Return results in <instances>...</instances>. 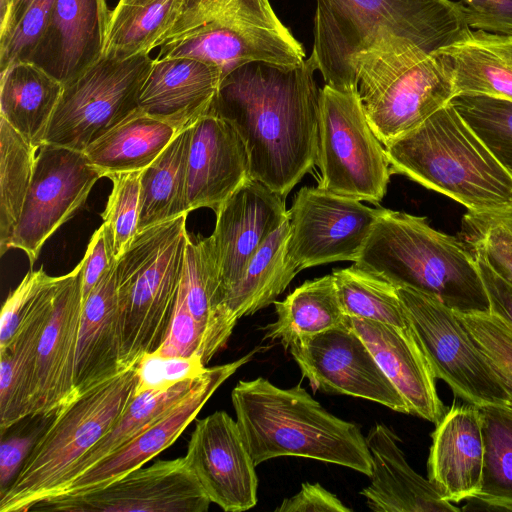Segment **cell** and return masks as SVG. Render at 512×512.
<instances>
[{"instance_id":"1","label":"cell","mask_w":512,"mask_h":512,"mask_svg":"<svg viewBox=\"0 0 512 512\" xmlns=\"http://www.w3.org/2000/svg\"><path fill=\"white\" fill-rule=\"evenodd\" d=\"M316 70L311 55L295 66L243 64L222 79L209 110L243 139L251 178L283 198L316 164L321 93Z\"/></svg>"},{"instance_id":"2","label":"cell","mask_w":512,"mask_h":512,"mask_svg":"<svg viewBox=\"0 0 512 512\" xmlns=\"http://www.w3.org/2000/svg\"><path fill=\"white\" fill-rule=\"evenodd\" d=\"M464 5L451 0H316L311 56L326 85L357 89L358 60L384 39L435 53L471 32Z\"/></svg>"},{"instance_id":"3","label":"cell","mask_w":512,"mask_h":512,"mask_svg":"<svg viewBox=\"0 0 512 512\" xmlns=\"http://www.w3.org/2000/svg\"><path fill=\"white\" fill-rule=\"evenodd\" d=\"M231 400L255 466L282 456L303 457L370 477L372 458L360 427L328 412L300 383L282 389L263 377L240 380Z\"/></svg>"},{"instance_id":"4","label":"cell","mask_w":512,"mask_h":512,"mask_svg":"<svg viewBox=\"0 0 512 512\" xmlns=\"http://www.w3.org/2000/svg\"><path fill=\"white\" fill-rule=\"evenodd\" d=\"M354 265L392 283L436 297L460 313L489 312L476 259L460 239L425 217L386 209Z\"/></svg>"},{"instance_id":"5","label":"cell","mask_w":512,"mask_h":512,"mask_svg":"<svg viewBox=\"0 0 512 512\" xmlns=\"http://www.w3.org/2000/svg\"><path fill=\"white\" fill-rule=\"evenodd\" d=\"M384 147L392 173L444 194L468 210L512 202V174L451 102Z\"/></svg>"},{"instance_id":"6","label":"cell","mask_w":512,"mask_h":512,"mask_svg":"<svg viewBox=\"0 0 512 512\" xmlns=\"http://www.w3.org/2000/svg\"><path fill=\"white\" fill-rule=\"evenodd\" d=\"M156 58L188 57L216 65L222 79L255 61L295 66L302 44L279 20L269 0H183Z\"/></svg>"},{"instance_id":"7","label":"cell","mask_w":512,"mask_h":512,"mask_svg":"<svg viewBox=\"0 0 512 512\" xmlns=\"http://www.w3.org/2000/svg\"><path fill=\"white\" fill-rule=\"evenodd\" d=\"M188 214L138 231L116 261L121 359L135 365L164 341L181 284Z\"/></svg>"},{"instance_id":"8","label":"cell","mask_w":512,"mask_h":512,"mask_svg":"<svg viewBox=\"0 0 512 512\" xmlns=\"http://www.w3.org/2000/svg\"><path fill=\"white\" fill-rule=\"evenodd\" d=\"M136 365L77 392L52 415L14 481L0 494V512H27L62 482L134 398Z\"/></svg>"},{"instance_id":"9","label":"cell","mask_w":512,"mask_h":512,"mask_svg":"<svg viewBox=\"0 0 512 512\" xmlns=\"http://www.w3.org/2000/svg\"><path fill=\"white\" fill-rule=\"evenodd\" d=\"M358 91L368 122L383 145L414 130L455 97L442 58L396 38L358 60Z\"/></svg>"},{"instance_id":"10","label":"cell","mask_w":512,"mask_h":512,"mask_svg":"<svg viewBox=\"0 0 512 512\" xmlns=\"http://www.w3.org/2000/svg\"><path fill=\"white\" fill-rule=\"evenodd\" d=\"M316 164L320 188L374 204L385 196L392 171L358 88L321 89Z\"/></svg>"},{"instance_id":"11","label":"cell","mask_w":512,"mask_h":512,"mask_svg":"<svg viewBox=\"0 0 512 512\" xmlns=\"http://www.w3.org/2000/svg\"><path fill=\"white\" fill-rule=\"evenodd\" d=\"M152 63L149 54L127 59L102 56L64 85L43 143L83 152L139 108L140 90Z\"/></svg>"},{"instance_id":"12","label":"cell","mask_w":512,"mask_h":512,"mask_svg":"<svg viewBox=\"0 0 512 512\" xmlns=\"http://www.w3.org/2000/svg\"><path fill=\"white\" fill-rule=\"evenodd\" d=\"M409 324L435 378L466 403L509 405L508 394L485 355L458 318L436 297L396 287Z\"/></svg>"},{"instance_id":"13","label":"cell","mask_w":512,"mask_h":512,"mask_svg":"<svg viewBox=\"0 0 512 512\" xmlns=\"http://www.w3.org/2000/svg\"><path fill=\"white\" fill-rule=\"evenodd\" d=\"M101 177L84 152L41 144L10 249L22 250L33 266L45 242L84 205Z\"/></svg>"},{"instance_id":"14","label":"cell","mask_w":512,"mask_h":512,"mask_svg":"<svg viewBox=\"0 0 512 512\" xmlns=\"http://www.w3.org/2000/svg\"><path fill=\"white\" fill-rule=\"evenodd\" d=\"M385 210L320 187H303L288 210L287 253L299 271L332 262H355Z\"/></svg>"},{"instance_id":"15","label":"cell","mask_w":512,"mask_h":512,"mask_svg":"<svg viewBox=\"0 0 512 512\" xmlns=\"http://www.w3.org/2000/svg\"><path fill=\"white\" fill-rule=\"evenodd\" d=\"M288 350L314 391L358 397L409 414L404 399L347 316L341 324L300 339Z\"/></svg>"},{"instance_id":"16","label":"cell","mask_w":512,"mask_h":512,"mask_svg":"<svg viewBox=\"0 0 512 512\" xmlns=\"http://www.w3.org/2000/svg\"><path fill=\"white\" fill-rule=\"evenodd\" d=\"M210 503L185 457H180L140 467L78 497L41 501L29 511L206 512Z\"/></svg>"},{"instance_id":"17","label":"cell","mask_w":512,"mask_h":512,"mask_svg":"<svg viewBox=\"0 0 512 512\" xmlns=\"http://www.w3.org/2000/svg\"><path fill=\"white\" fill-rule=\"evenodd\" d=\"M258 350L256 348L233 362L207 368L178 403L82 475L56 488L43 501L84 495L142 467L176 441L214 392Z\"/></svg>"},{"instance_id":"18","label":"cell","mask_w":512,"mask_h":512,"mask_svg":"<svg viewBox=\"0 0 512 512\" xmlns=\"http://www.w3.org/2000/svg\"><path fill=\"white\" fill-rule=\"evenodd\" d=\"M185 459L210 501L224 511L241 512L256 505V466L237 421L225 411L196 421Z\"/></svg>"},{"instance_id":"19","label":"cell","mask_w":512,"mask_h":512,"mask_svg":"<svg viewBox=\"0 0 512 512\" xmlns=\"http://www.w3.org/2000/svg\"><path fill=\"white\" fill-rule=\"evenodd\" d=\"M284 199L250 178L215 212L216 224L209 239L219 275L221 305L257 250L289 219Z\"/></svg>"},{"instance_id":"20","label":"cell","mask_w":512,"mask_h":512,"mask_svg":"<svg viewBox=\"0 0 512 512\" xmlns=\"http://www.w3.org/2000/svg\"><path fill=\"white\" fill-rule=\"evenodd\" d=\"M82 271L81 260L59 281L38 345L31 417L51 416L77 394L74 370L83 307Z\"/></svg>"},{"instance_id":"21","label":"cell","mask_w":512,"mask_h":512,"mask_svg":"<svg viewBox=\"0 0 512 512\" xmlns=\"http://www.w3.org/2000/svg\"><path fill=\"white\" fill-rule=\"evenodd\" d=\"M250 178L247 148L236 128L210 112L198 119L188 158V211L216 212Z\"/></svg>"},{"instance_id":"22","label":"cell","mask_w":512,"mask_h":512,"mask_svg":"<svg viewBox=\"0 0 512 512\" xmlns=\"http://www.w3.org/2000/svg\"><path fill=\"white\" fill-rule=\"evenodd\" d=\"M111 12L107 0H55L30 62L71 82L103 56Z\"/></svg>"},{"instance_id":"23","label":"cell","mask_w":512,"mask_h":512,"mask_svg":"<svg viewBox=\"0 0 512 512\" xmlns=\"http://www.w3.org/2000/svg\"><path fill=\"white\" fill-rule=\"evenodd\" d=\"M376 362L404 399L409 414L437 423L446 412L435 376L411 326L400 328L347 317Z\"/></svg>"},{"instance_id":"24","label":"cell","mask_w":512,"mask_h":512,"mask_svg":"<svg viewBox=\"0 0 512 512\" xmlns=\"http://www.w3.org/2000/svg\"><path fill=\"white\" fill-rule=\"evenodd\" d=\"M428 479L451 502L474 499L479 491L484 445L479 407L455 403L431 434Z\"/></svg>"},{"instance_id":"25","label":"cell","mask_w":512,"mask_h":512,"mask_svg":"<svg viewBox=\"0 0 512 512\" xmlns=\"http://www.w3.org/2000/svg\"><path fill=\"white\" fill-rule=\"evenodd\" d=\"M221 81L216 65L188 57L155 58L140 90L139 109L181 132L209 112Z\"/></svg>"},{"instance_id":"26","label":"cell","mask_w":512,"mask_h":512,"mask_svg":"<svg viewBox=\"0 0 512 512\" xmlns=\"http://www.w3.org/2000/svg\"><path fill=\"white\" fill-rule=\"evenodd\" d=\"M372 458L370 484L360 493L376 512L459 511L445 500L429 479L415 472L398 445L399 439L386 425H374L366 435Z\"/></svg>"},{"instance_id":"27","label":"cell","mask_w":512,"mask_h":512,"mask_svg":"<svg viewBox=\"0 0 512 512\" xmlns=\"http://www.w3.org/2000/svg\"><path fill=\"white\" fill-rule=\"evenodd\" d=\"M116 261L103 274L83 303L74 370L77 392L126 368L121 359Z\"/></svg>"},{"instance_id":"28","label":"cell","mask_w":512,"mask_h":512,"mask_svg":"<svg viewBox=\"0 0 512 512\" xmlns=\"http://www.w3.org/2000/svg\"><path fill=\"white\" fill-rule=\"evenodd\" d=\"M61 276L45 289L10 345L0 351L1 435L31 417L37 351L50 318Z\"/></svg>"},{"instance_id":"29","label":"cell","mask_w":512,"mask_h":512,"mask_svg":"<svg viewBox=\"0 0 512 512\" xmlns=\"http://www.w3.org/2000/svg\"><path fill=\"white\" fill-rule=\"evenodd\" d=\"M436 53L452 75L456 95L512 101V35L471 30L466 39Z\"/></svg>"},{"instance_id":"30","label":"cell","mask_w":512,"mask_h":512,"mask_svg":"<svg viewBox=\"0 0 512 512\" xmlns=\"http://www.w3.org/2000/svg\"><path fill=\"white\" fill-rule=\"evenodd\" d=\"M171 124L139 108L83 151L102 177L142 171L176 136Z\"/></svg>"},{"instance_id":"31","label":"cell","mask_w":512,"mask_h":512,"mask_svg":"<svg viewBox=\"0 0 512 512\" xmlns=\"http://www.w3.org/2000/svg\"><path fill=\"white\" fill-rule=\"evenodd\" d=\"M0 80V117L39 147L64 85L32 62L10 65Z\"/></svg>"},{"instance_id":"32","label":"cell","mask_w":512,"mask_h":512,"mask_svg":"<svg viewBox=\"0 0 512 512\" xmlns=\"http://www.w3.org/2000/svg\"><path fill=\"white\" fill-rule=\"evenodd\" d=\"M289 232L288 219L261 245L242 277L225 294L222 308L233 325L273 304L299 272L287 253Z\"/></svg>"},{"instance_id":"33","label":"cell","mask_w":512,"mask_h":512,"mask_svg":"<svg viewBox=\"0 0 512 512\" xmlns=\"http://www.w3.org/2000/svg\"><path fill=\"white\" fill-rule=\"evenodd\" d=\"M182 283L202 337L204 365L227 343L234 325L222 310L220 282L209 237L187 243Z\"/></svg>"},{"instance_id":"34","label":"cell","mask_w":512,"mask_h":512,"mask_svg":"<svg viewBox=\"0 0 512 512\" xmlns=\"http://www.w3.org/2000/svg\"><path fill=\"white\" fill-rule=\"evenodd\" d=\"M273 304L277 319L264 328V339L278 340L286 349L300 339L341 324L346 318L332 274L305 281Z\"/></svg>"},{"instance_id":"35","label":"cell","mask_w":512,"mask_h":512,"mask_svg":"<svg viewBox=\"0 0 512 512\" xmlns=\"http://www.w3.org/2000/svg\"><path fill=\"white\" fill-rule=\"evenodd\" d=\"M192 127L178 132L141 174L138 231L188 214L187 170Z\"/></svg>"},{"instance_id":"36","label":"cell","mask_w":512,"mask_h":512,"mask_svg":"<svg viewBox=\"0 0 512 512\" xmlns=\"http://www.w3.org/2000/svg\"><path fill=\"white\" fill-rule=\"evenodd\" d=\"M183 0H119L111 12L103 56L127 59L161 45Z\"/></svg>"},{"instance_id":"37","label":"cell","mask_w":512,"mask_h":512,"mask_svg":"<svg viewBox=\"0 0 512 512\" xmlns=\"http://www.w3.org/2000/svg\"><path fill=\"white\" fill-rule=\"evenodd\" d=\"M484 445L481 484L476 500L512 511V407H479Z\"/></svg>"},{"instance_id":"38","label":"cell","mask_w":512,"mask_h":512,"mask_svg":"<svg viewBox=\"0 0 512 512\" xmlns=\"http://www.w3.org/2000/svg\"><path fill=\"white\" fill-rule=\"evenodd\" d=\"M199 377L183 380L166 389L150 390L134 396L110 430L73 465L62 482L52 491L79 477L133 438L149 423L185 397Z\"/></svg>"},{"instance_id":"39","label":"cell","mask_w":512,"mask_h":512,"mask_svg":"<svg viewBox=\"0 0 512 512\" xmlns=\"http://www.w3.org/2000/svg\"><path fill=\"white\" fill-rule=\"evenodd\" d=\"M38 147L0 117V253L10 249L31 184Z\"/></svg>"},{"instance_id":"40","label":"cell","mask_w":512,"mask_h":512,"mask_svg":"<svg viewBox=\"0 0 512 512\" xmlns=\"http://www.w3.org/2000/svg\"><path fill=\"white\" fill-rule=\"evenodd\" d=\"M344 314L400 328L410 327L397 288L354 264L332 272Z\"/></svg>"},{"instance_id":"41","label":"cell","mask_w":512,"mask_h":512,"mask_svg":"<svg viewBox=\"0 0 512 512\" xmlns=\"http://www.w3.org/2000/svg\"><path fill=\"white\" fill-rule=\"evenodd\" d=\"M55 0H0V72L30 62L50 19Z\"/></svg>"},{"instance_id":"42","label":"cell","mask_w":512,"mask_h":512,"mask_svg":"<svg viewBox=\"0 0 512 512\" xmlns=\"http://www.w3.org/2000/svg\"><path fill=\"white\" fill-rule=\"evenodd\" d=\"M460 239L474 256L499 276L512 282V202L487 210H468Z\"/></svg>"},{"instance_id":"43","label":"cell","mask_w":512,"mask_h":512,"mask_svg":"<svg viewBox=\"0 0 512 512\" xmlns=\"http://www.w3.org/2000/svg\"><path fill=\"white\" fill-rule=\"evenodd\" d=\"M450 102L512 174V101L486 95L459 94Z\"/></svg>"},{"instance_id":"44","label":"cell","mask_w":512,"mask_h":512,"mask_svg":"<svg viewBox=\"0 0 512 512\" xmlns=\"http://www.w3.org/2000/svg\"><path fill=\"white\" fill-rule=\"evenodd\" d=\"M141 174L142 171H134L109 177L113 188L102 219L110 229L116 259L125 252L138 232Z\"/></svg>"},{"instance_id":"45","label":"cell","mask_w":512,"mask_h":512,"mask_svg":"<svg viewBox=\"0 0 512 512\" xmlns=\"http://www.w3.org/2000/svg\"><path fill=\"white\" fill-rule=\"evenodd\" d=\"M456 314L500 379L512 407V328L490 312Z\"/></svg>"},{"instance_id":"46","label":"cell","mask_w":512,"mask_h":512,"mask_svg":"<svg viewBox=\"0 0 512 512\" xmlns=\"http://www.w3.org/2000/svg\"><path fill=\"white\" fill-rule=\"evenodd\" d=\"M199 356L176 357L145 354L136 365L135 396L150 390H162L178 382L194 379L206 371Z\"/></svg>"},{"instance_id":"47","label":"cell","mask_w":512,"mask_h":512,"mask_svg":"<svg viewBox=\"0 0 512 512\" xmlns=\"http://www.w3.org/2000/svg\"><path fill=\"white\" fill-rule=\"evenodd\" d=\"M56 279L43 269L29 271L4 302L0 316V351L15 338L21 324L37 304L45 289Z\"/></svg>"},{"instance_id":"48","label":"cell","mask_w":512,"mask_h":512,"mask_svg":"<svg viewBox=\"0 0 512 512\" xmlns=\"http://www.w3.org/2000/svg\"><path fill=\"white\" fill-rule=\"evenodd\" d=\"M201 346V333L189 310L185 288L181 280L166 337L154 353L162 356H199L201 358Z\"/></svg>"},{"instance_id":"49","label":"cell","mask_w":512,"mask_h":512,"mask_svg":"<svg viewBox=\"0 0 512 512\" xmlns=\"http://www.w3.org/2000/svg\"><path fill=\"white\" fill-rule=\"evenodd\" d=\"M110 229L106 223L93 233L82 259V300L83 303L103 274L115 263Z\"/></svg>"},{"instance_id":"50","label":"cell","mask_w":512,"mask_h":512,"mask_svg":"<svg viewBox=\"0 0 512 512\" xmlns=\"http://www.w3.org/2000/svg\"><path fill=\"white\" fill-rule=\"evenodd\" d=\"M470 28L505 34L512 28V0H460Z\"/></svg>"},{"instance_id":"51","label":"cell","mask_w":512,"mask_h":512,"mask_svg":"<svg viewBox=\"0 0 512 512\" xmlns=\"http://www.w3.org/2000/svg\"><path fill=\"white\" fill-rule=\"evenodd\" d=\"M50 419L46 424H42L29 433L11 435L6 439L2 437L0 446V494L14 481Z\"/></svg>"},{"instance_id":"52","label":"cell","mask_w":512,"mask_h":512,"mask_svg":"<svg viewBox=\"0 0 512 512\" xmlns=\"http://www.w3.org/2000/svg\"><path fill=\"white\" fill-rule=\"evenodd\" d=\"M351 512L343 502L319 483L304 482L298 493L282 501L275 512Z\"/></svg>"},{"instance_id":"53","label":"cell","mask_w":512,"mask_h":512,"mask_svg":"<svg viewBox=\"0 0 512 512\" xmlns=\"http://www.w3.org/2000/svg\"><path fill=\"white\" fill-rule=\"evenodd\" d=\"M474 257L489 300V312L512 328V282L499 276L481 258Z\"/></svg>"},{"instance_id":"54","label":"cell","mask_w":512,"mask_h":512,"mask_svg":"<svg viewBox=\"0 0 512 512\" xmlns=\"http://www.w3.org/2000/svg\"><path fill=\"white\" fill-rule=\"evenodd\" d=\"M505 34L512 35V28L508 29Z\"/></svg>"}]
</instances>
